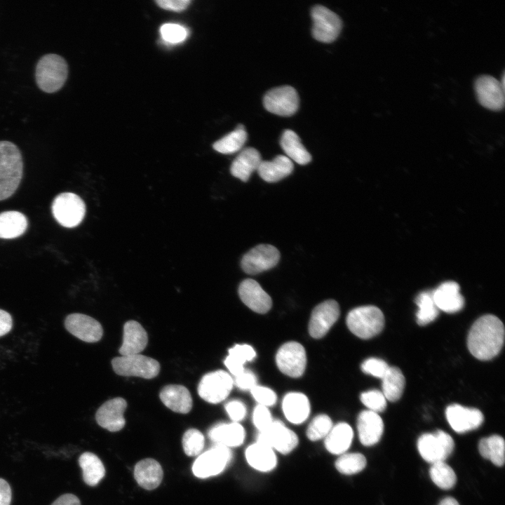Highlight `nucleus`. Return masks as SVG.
Wrapping results in <instances>:
<instances>
[{
  "label": "nucleus",
  "mask_w": 505,
  "mask_h": 505,
  "mask_svg": "<svg viewBox=\"0 0 505 505\" xmlns=\"http://www.w3.org/2000/svg\"><path fill=\"white\" fill-rule=\"evenodd\" d=\"M231 457L229 448L215 445L197 457L193 464L192 472L200 478L216 476L225 469Z\"/></svg>",
  "instance_id": "obj_8"
},
{
  "label": "nucleus",
  "mask_w": 505,
  "mask_h": 505,
  "mask_svg": "<svg viewBox=\"0 0 505 505\" xmlns=\"http://www.w3.org/2000/svg\"><path fill=\"white\" fill-rule=\"evenodd\" d=\"M263 104L265 109L272 114L290 116L298 109L299 96L293 87L279 86L271 89L265 94Z\"/></svg>",
  "instance_id": "obj_13"
},
{
  "label": "nucleus",
  "mask_w": 505,
  "mask_h": 505,
  "mask_svg": "<svg viewBox=\"0 0 505 505\" xmlns=\"http://www.w3.org/2000/svg\"><path fill=\"white\" fill-rule=\"evenodd\" d=\"M148 335L144 328L135 321H128L123 326V342L119 348L121 356L138 354L147 345Z\"/></svg>",
  "instance_id": "obj_23"
},
{
  "label": "nucleus",
  "mask_w": 505,
  "mask_h": 505,
  "mask_svg": "<svg viewBox=\"0 0 505 505\" xmlns=\"http://www.w3.org/2000/svg\"><path fill=\"white\" fill-rule=\"evenodd\" d=\"M282 409L285 418L289 422L299 424L304 422L309 415V400L303 393L290 392L284 396Z\"/></svg>",
  "instance_id": "obj_27"
},
{
  "label": "nucleus",
  "mask_w": 505,
  "mask_h": 505,
  "mask_svg": "<svg viewBox=\"0 0 505 505\" xmlns=\"http://www.w3.org/2000/svg\"><path fill=\"white\" fill-rule=\"evenodd\" d=\"M234 379L224 370H216L206 374L198 385V393L210 403H218L224 400L231 392Z\"/></svg>",
  "instance_id": "obj_9"
},
{
  "label": "nucleus",
  "mask_w": 505,
  "mask_h": 505,
  "mask_svg": "<svg viewBox=\"0 0 505 505\" xmlns=\"http://www.w3.org/2000/svg\"><path fill=\"white\" fill-rule=\"evenodd\" d=\"M504 440L499 435L483 438L478 443L480 455L497 466H501L504 464Z\"/></svg>",
  "instance_id": "obj_37"
},
{
  "label": "nucleus",
  "mask_w": 505,
  "mask_h": 505,
  "mask_svg": "<svg viewBox=\"0 0 505 505\" xmlns=\"http://www.w3.org/2000/svg\"><path fill=\"white\" fill-rule=\"evenodd\" d=\"M245 456L248 464L259 471H270L276 466L277 459L274 450L258 442L246 449Z\"/></svg>",
  "instance_id": "obj_30"
},
{
  "label": "nucleus",
  "mask_w": 505,
  "mask_h": 505,
  "mask_svg": "<svg viewBox=\"0 0 505 505\" xmlns=\"http://www.w3.org/2000/svg\"><path fill=\"white\" fill-rule=\"evenodd\" d=\"M366 466V459L361 453H344L335 462L337 470L344 475H352L361 471Z\"/></svg>",
  "instance_id": "obj_41"
},
{
  "label": "nucleus",
  "mask_w": 505,
  "mask_h": 505,
  "mask_svg": "<svg viewBox=\"0 0 505 505\" xmlns=\"http://www.w3.org/2000/svg\"><path fill=\"white\" fill-rule=\"evenodd\" d=\"M27 228L26 217L18 211H6L0 213V238L11 239L25 233Z\"/></svg>",
  "instance_id": "obj_33"
},
{
  "label": "nucleus",
  "mask_w": 505,
  "mask_h": 505,
  "mask_svg": "<svg viewBox=\"0 0 505 505\" xmlns=\"http://www.w3.org/2000/svg\"><path fill=\"white\" fill-rule=\"evenodd\" d=\"M357 430L359 440L363 445H373L378 443L382 436V419L373 411H362L358 416Z\"/></svg>",
  "instance_id": "obj_21"
},
{
  "label": "nucleus",
  "mask_w": 505,
  "mask_h": 505,
  "mask_svg": "<svg viewBox=\"0 0 505 505\" xmlns=\"http://www.w3.org/2000/svg\"><path fill=\"white\" fill-rule=\"evenodd\" d=\"M182 443L184 453L187 456L194 457L202 452L205 439L200 431L196 429H189L184 432Z\"/></svg>",
  "instance_id": "obj_43"
},
{
  "label": "nucleus",
  "mask_w": 505,
  "mask_h": 505,
  "mask_svg": "<svg viewBox=\"0 0 505 505\" xmlns=\"http://www.w3.org/2000/svg\"><path fill=\"white\" fill-rule=\"evenodd\" d=\"M208 437L215 445L229 448L243 443L245 431L238 422L219 423L210 429Z\"/></svg>",
  "instance_id": "obj_25"
},
{
  "label": "nucleus",
  "mask_w": 505,
  "mask_h": 505,
  "mask_svg": "<svg viewBox=\"0 0 505 505\" xmlns=\"http://www.w3.org/2000/svg\"><path fill=\"white\" fill-rule=\"evenodd\" d=\"M257 442L282 454L292 452L298 444V437L278 420H274L264 430L260 431Z\"/></svg>",
  "instance_id": "obj_11"
},
{
  "label": "nucleus",
  "mask_w": 505,
  "mask_h": 505,
  "mask_svg": "<svg viewBox=\"0 0 505 505\" xmlns=\"http://www.w3.org/2000/svg\"><path fill=\"white\" fill-rule=\"evenodd\" d=\"M459 290V285L454 281H447L440 285L432 292L438 309L446 313H455L462 309L464 299Z\"/></svg>",
  "instance_id": "obj_22"
},
{
  "label": "nucleus",
  "mask_w": 505,
  "mask_h": 505,
  "mask_svg": "<svg viewBox=\"0 0 505 505\" xmlns=\"http://www.w3.org/2000/svg\"><path fill=\"white\" fill-rule=\"evenodd\" d=\"M438 505H459V504L454 498L447 497L442 499Z\"/></svg>",
  "instance_id": "obj_55"
},
{
  "label": "nucleus",
  "mask_w": 505,
  "mask_h": 505,
  "mask_svg": "<svg viewBox=\"0 0 505 505\" xmlns=\"http://www.w3.org/2000/svg\"><path fill=\"white\" fill-rule=\"evenodd\" d=\"M273 421L271 412L267 407L257 405L255 408L252 414V422L259 431L267 429Z\"/></svg>",
  "instance_id": "obj_48"
},
{
  "label": "nucleus",
  "mask_w": 505,
  "mask_h": 505,
  "mask_svg": "<svg viewBox=\"0 0 505 505\" xmlns=\"http://www.w3.org/2000/svg\"><path fill=\"white\" fill-rule=\"evenodd\" d=\"M127 408V402L121 397L114 398L105 402L97 410L95 419L97 424L109 431L121 430L126 424L123 416Z\"/></svg>",
  "instance_id": "obj_19"
},
{
  "label": "nucleus",
  "mask_w": 505,
  "mask_h": 505,
  "mask_svg": "<svg viewBox=\"0 0 505 505\" xmlns=\"http://www.w3.org/2000/svg\"><path fill=\"white\" fill-rule=\"evenodd\" d=\"M293 168V163L289 158L278 155L270 161L262 160L257 170L264 181L276 182L290 175Z\"/></svg>",
  "instance_id": "obj_29"
},
{
  "label": "nucleus",
  "mask_w": 505,
  "mask_h": 505,
  "mask_svg": "<svg viewBox=\"0 0 505 505\" xmlns=\"http://www.w3.org/2000/svg\"><path fill=\"white\" fill-rule=\"evenodd\" d=\"M241 301L251 310L260 314L267 312L272 306L271 297L255 280H243L238 287Z\"/></svg>",
  "instance_id": "obj_20"
},
{
  "label": "nucleus",
  "mask_w": 505,
  "mask_h": 505,
  "mask_svg": "<svg viewBox=\"0 0 505 505\" xmlns=\"http://www.w3.org/2000/svg\"><path fill=\"white\" fill-rule=\"evenodd\" d=\"M262 161L260 152L255 148L243 149L233 161L230 171L231 175L243 182H247L251 174L257 170Z\"/></svg>",
  "instance_id": "obj_28"
},
{
  "label": "nucleus",
  "mask_w": 505,
  "mask_h": 505,
  "mask_svg": "<svg viewBox=\"0 0 505 505\" xmlns=\"http://www.w3.org/2000/svg\"><path fill=\"white\" fill-rule=\"evenodd\" d=\"M382 380V393L386 400L395 402L403 394L405 379L401 370L397 367H389Z\"/></svg>",
  "instance_id": "obj_36"
},
{
  "label": "nucleus",
  "mask_w": 505,
  "mask_h": 505,
  "mask_svg": "<svg viewBox=\"0 0 505 505\" xmlns=\"http://www.w3.org/2000/svg\"><path fill=\"white\" fill-rule=\"evenodd\" d=\"M429 475L432 481L438 487L443 490L451 489L457 482L455 472L445 462L431 464Z\"/></svg>",
  "instance_id": "obj_40"
},
{
  "label": "nucleus",
  "mask_w": 505,
  "mask_h": 505,
  "mask_svg": "<svg viewBox=\"0 0 505 505\" xmlns=\"http://www.w3.org/2000/svg\"><path fill=\"white\" fill-rule=\"evenodd\" d=\"M234 385L235 384L238 389L245 391L251 390L257 385V377L250 370H244L239 375L234 377Z\"/></svg>",
  "instance_id": "obj_50"
},
{
  "label": "nucleus",
  "mask_w": 505,
  "mask_h": 505,
  "mask_svg": "<svg viewBox=\"0 0 505 505\" xmlns=\"http://www.w3.org/2000/svg\"><path fill=\"white\" fill-rule=\"evenodd\" d=\"M339 316V307L333 299H328L318 304L313 310L309 323L310 335L319 339L325 336Z\"/></svg>",
  "instance_id": "obj_15"
},
{
  "label": "nucleus",
  "mask_w": 505,
  "mask_h": 505,
  "mask_svg": "<svg viewBox=\"0 0 505 505\" xmlns=\"http://www.w3.org/2000/svg\"><path fill=\"white\" fill-rule=\"evenodd\" d=\"M112 364L114 372L121 376L152 379L160 371L156 360L140 354L115 357Z\"/></svg>",
  "instance_id": "obj_5"
},
{
  "label": "nucleus",
  "mask_w": 505,
  "mask_h": 505,
  "mask_svg": "<svg viewBox=\"0 0 505 505\" xmlns=\"http://www.w3.org/2000/svg\"><path fill=\"white\" fill-rule=\"evenodd\" d=\"M313 20L312 35L323 43H331L339 36L342 22L339 17L328 8L316 5L311 9Z\"/></svg>",
  "instance_id": "obj_10"
},
{
  "label": "nucleus",
  "mask_w": 505,
  "mask_h": 505,
  "mask_svg": "<svg viewBox=\"0 0 505 505\" xmlns=\"http://www.w3.org/2000/svg\"><path fill=\"white\" fill-rule=\"evenodd\" d=\"M361 400L369 410L375 412H381L386 407V399L383 393L379 390L373 389L363 392Z\"/></svg>",
  "instance_id": "obj_44"
},
{
  "label": "nucleus",
  "mask_w": 505,
  "mask_h": 505,
  "mask_svg": "<svg viewBox=\"0 0 505 505\" xmlns=\"http://www.w3.org/2000/svg\"><path fill=\"white\" fill-rule=\"evenodd\" d=\"M353 436V430L348 424L339 423L332 426L325 438V447L330 453L341 455L350 447Z\"/></svg>",
  "instance_id": "obj_31"
},
{
  "label": "nucleus",
  "mask_w": 505,
  "mask_h": 505,
  "mask_svg": "<svg viewBox=\"0 0 505 505\" xmlns=\"http://www.w3.org/2000/svg\"><path fill=\"white\" fill-rule=\"evenodd\" d=\"M248 134L242 124L221 139L216 141L213 147L217 152L229 154L239 151L245 143Z\"/></svg>",
  "instance_id": "obj_38"
},
{
  "label": "nucleus",
  "mask_w": 505,
  "mask_h": 505,
  "mask_svg": "<svg viewBox=\"0 0 505 505\" xmlns=\"http://www.w3.org/2000/svg\"><path fill=\"white\" fill-rule=\"evenodd\" d=\"M445 415L452 429L460 433L478 428L484 420L483 415L478 409L458 404L449 405Z\"/></svg>",
  "instance_id": "obj_18"
},
{
  "label": "nucleus",
  "mask_w": 505,
  "mask_h": 505,
  "mask_svg": "<svg viewBox=\"0 0 505 505\" xmlns=\"http://www.w3.org/2000/svg\"><path fill=\"white\" fill-rule=\"evenodd\" d=\"M346 322L352 333L359 338L367 339L382 332L384 325V316L375 306H363L350 311Z\"/></svg>",
  "instance_id": "obj_4"
},
{
  "label": "nucleus",
  "mask_w": 505,
  "mask_h": 505,
  "mask_svg": "<svg viewBox=\"0 0 505 505\" xmlns=\"http://www.w3.org/2000/svg\"><path fill=\"white\" fill-rule=\"evenodd\" d=\"M454 443L446 432L437 430L424 433L417 440V449L422 457L431 464L444 462L452 452Z\"/></svg>",
  "instance_id": "obj_7"
},
{
  "label": "nucleus",
  "mask_w": 505,
  "mask_h": 505,
  "mask_svg": "<svg viewBox=\"0 0 505 505\" xmlns=\"http://www.w3.org/2000/svg\"><path fill=\"white\" fill-rule=\"evenodd\" d=\"M250 392L255 400L259 403L258 405L268 408L276 402V393L266 386L256 385L250 390Z\"/></svg>",
  "instance_id": "obj_47"
},
{
  "label": "nucleus",
  "mask_w": 505,
  "mask_h": 505,
  "mask_svg": "<svg viewBox=\"0 0 505 505\" xmlns=\"http://www.w3.org/2000/svg\"><path fill=\"white\" fill-rule=\"evenodd\" d=\"M79 464L82 469L83 481L90 486L97 485L105 475V469L100 458L86 452L81 454Z\"/></svg>",
  "instance_id": "obj_34"
},
{
  "label": "nucleus",
  "mask_w": 505,
  "mask_h": 505,
  "mask_svg": "<svg viewBox=\"0 0 505 505\" xmlns=\"http://www.w3.org/2000/svg\"><path fill=\"white\" fill-rule=\"evenodd\" d=\"M280 144L287 157L298 164L306 165L311 161V154L294 131L285 130L282 134Z\"/></svg>",
  "instance_id": "obj_32"
},
{
  "label": "nucleus",
  "mask_w": 505,
  "mask_h": 505,
  "mask_svg": "<svg viewBox=\"0 0 505 505\" xmlns=\"http://www.w3.org/2000/svg\"><path fill=\"white\" fill-rule=\"evenodd\" d=\"M22 172V159L18 147L11 142L0 141V201L14 194Z\"/></svg>",
  "instance_id": "obj_2"
},
{
  "label": "nucleus",
  "mask_w": 505,
  "mask_h": 505,
  "mask_svg": "<svg viewBox=\"0 0 505 505\" xmlns=\"http://www.w3.org/2000/svg\"><path fill=\"white\" fill-rule=\"evenodd\" d=\"M11 488L3 478H0V505H10L11 502Z\"/></svg>",
  "instance_id": "obj_53"
},
{
  "label": "nucleus",
  "mask_w": 505,
  "mask_h": 505,
  "mask_svg": "<svg viewBox=\"0 0 505 505\" xmlns=\"http://www.w3.org/2000/svg\"><path fill=\"white\" fill-rule=\"evenodd\" d=\"M225 410L234 422H238L244 419L246 415V408L239 400H232L225 405Z\"/></svg>",
  "instance_id": "obj_49"
},
{
  "label": "nucleus",
  "mask_w": 505,
  "mask_h": 505,
  "mask_svg": "<svg viewBox=\"0 0 505 505\" xmlns=\"http://www.w3.org/2000/svg\"><path fill=\"white\" fill-rule=\"evenodd\" d=\"M162 403L173 412L187 414L192 408V398L187 387L179 384L165 386L159 393Z\"/></svg>",
  "instance_id": "obj_24"
},
{
  "label": "nucleus",
  "mask_w": 505,
  "mask_h": 505,
  "mask_svg": "<svg viewBox=\"0 0 505 505\" xmlns=\"http://www.w3.org/2000/svg\"><path fill=\"white\" fill-rule=\"evenodd\" d=\"M68 75L65 60L56 54H47L39 60L36 67V81L39 88L48 93L59 90Z\"/></svg>",
  "instance_id": "obj_3"
},
{
  "label": "nucleus",
  "mask_w": 505,
  "mask_h": 505,
  "mask_svg": "<svg viewBox=\"0 0 505 505\" xmlns=\"http://www.w3.org/2000/svg\"><path fill=\"white\" fill-rule=\"evenodd\" d=\"M280 252L274 245H258L242 257L241 266L248 274H257L274 267L279 262Z\"/></svg>",
  "instance_id": "obj_14"
},
{
  "label": "nucleus",
  "mask_w": 505,
  "mask_h": 505,
  "mask_svg": "<svg viewBox=\"0 0 505 505\" xmlns=\"http://www.w3.org/2000/svg\"><path fill=\"white\" fill-rule=\"evenodd\" d=\"M332 422L327 415L321 414L315 417L307 429V436L311 441H316L327 436L332 428Z\"/></svg>",
  "instance_id": "obj_42"
},
{
  "label": "nucleus",
  "mask_w": 505,
  "mask_h": 505,
  "mask_svg": "<svg viewBox=\"0 0 505 505\" xmlns=\"http://www.w3.org/2000/svg\"><path fill=\"white\" fill-rule=\"evenodd\" d=\"M478 102L485 107L499 111L504 106V88L494 77L490 75L478 76L474 84Z\"/></svg>",
  "instance_id": "obj_16"
},
{
  "label": "nucleus",
  "mask_w": 505,
  "mask_h": 505,
  "mask_svg": "<svg viewBox=\"0 0 505 505\" xmlns=\"http://www.w3.org/2000/svg\"><path fill=\"white\" fill-rule=\"evenodd\" d=\"M52 212L60 224L72 228L82 222L86 213V206L78 195L65 192L58 195L53 200Z\"/></svg>",
  "instance_id": "obj_6"
},
{
  "label": "nucleus",
  "mask_w": 505,
  "mask_h": 505,
  "mask_svg": "<svg viewBox=\"0 0 505 505\" xmlns=\"http://www.w3.org/2000/svg\"><path fill=\"white\" fill-rule=\"evenodd\" d=\"M159 7L169 11L180 12L187 8L191 3L189 0H158L156 1Z\"/></svg>",
  "instance_id": "obj_51"
},
{
  "label": "nucleus",
  "mask_w": 505,
  "mask_h": 505,
  "mask_svg": "<svg viewBox=\"0 0 505 505\" xmlns=\"http://www.w3.org/2000/svg\"><path fill=\"white\" fill-rule=\"evenodd\" d=\"M504 340V327L499 318L487 314L477 319L467 337L470 353L476 358L487 361L500 352Z\"/></svg>",
  "instance_id": "obj_1"
},
{
  "label": "nucleus",
  "mask_w": 505,
  "mask_h": 505,
  "mask_svg": "<svg viewBox=\"0 0 505 505\" xmlns=\"http://www.w3.org/2000/svg\"><path fill=\"white\" fill-rule=\"evenodd\" d=\"M160 32L163 40L172 43L181 42L187 36V29L177 24H164L161 27Z\"/></svg>",
  "instance_id": "obj_45"
},
{
  "label": "nucleus",
  "mask_w": 505,
  "mask_h": 505,
  "mask_svg": "<svg viewBox=\"0 0 505 505\" xmlns=\"http://www.w3.org/2000/svg\"><path fill=\"white\" fill-rule=\"evenodd\" d=\"M163 472L161 464L155 459L147 458L138 462L134 469V478L142 488L152 490L161 483Z\"/></svg>",
  "instance_id": "obj_26"
},
{
  "label": "nucleus",
  "mask_w": 505,
  "mask_h": 505,
  "mask_svg": "<svg viewBox=\"0 0 505 505\" xmlns=\"http://www.w3.org/2000/svg\"><path fill=\"white\" fill-rule=\"evenodd\" d=\"M276 363L279 370L291 377L302 376L307 365V356L304 346L297 342L283 344L276 355Z\"/></svg>",
  "instance_id": "obj_12"
},
{
  "label": "nucleus",
  "mask_w": 505,
  "mask_h": 505,
  "mask_svg": "<svg viewBox=\"0 0 505 505\" xmlns=\"http://www.w3.org/2000/svg\"><path fill=\"white\" fill-rule=\"evenodd\" d=\"M12 326L13 320L10 314L0 309V337L8 333Z\"/></svg>",
  "instance_id": "obj_52"
},
{
  "label": "nucleus",
  "mask_w": 505,
  "mask_h": 505,
  "mask_svg": "<svg viewBox=\"0 0 505 505\" xmlns=\"http://www.w3.org/2000/svg\"><path fill=\"white\" fill-rule=\"evenodd\" d=\"M389 366L383 360L377 358H370L361 364L363 372L382 379L386 374Z\"/></svg>",
  "instance_id": "obj_46"
},
{
  "label": "nucleus",
  "mask_w": 505,
  "mask_h": 505,
  "mask_svg": "<svg viewBox=\"0 0 505 505\" xmlns=\"http://www.w3.org/2000/svg\"><path fill=\"white\" fill-rule=\"evenodd\" d=\"M224 365L234 377L242 372L244 364L252 361L256 356L254 349L248 344H236L228 351Z\"/></svg>",
  "instance_id": "obj_35"
},
{
  "label": "nucleus",
  "mask_w": 505,
  "mask_h": 505,
  "mask_svg": "<svg viewBox=\"0 0 505 505\" xmlns=\"http://www.w3.org/2000/svg\"><path fill=\"white\" fill-rule=\"evenodd\" d=\"M50 505H81V502L76 495L68 493L59 497Z\"/></svg>",
  "instance_id": "obj_54"
},
{
  "label": "nucleus",
  "mask_w": 505,
  "mask_h": 505,
  "mask_svg": "<svg viewBox=\"0 0 505 505\" xmlns=\"http://www.w3.org/2000/svg\"><path fill=\"white\" fill-rule=\"evenodd\" d=\"M415 302L418 307L416 314L417 322L419 325H427L438 317L439 309L433 301L432 292H420Z\"/></svg>",
  "instance_id": "obj_39"
},
{
  "label": "nucleus",
  "mask_w": 505,
  "mask_h": 505,
  "mask_svg": "<svg viewBox=\"0 0 505 505\" xmlns=\"http://www.w3.org/2000/svg\"><path fill=\"white\" fill-rule=\"evenodd\" d=\"M65 326L72 335L86 342H96L103 335L101 324L95 318L83 314H72L65 321Z\"/></svg>",
  "instance_id": "obj_17"
}]
</instances>
